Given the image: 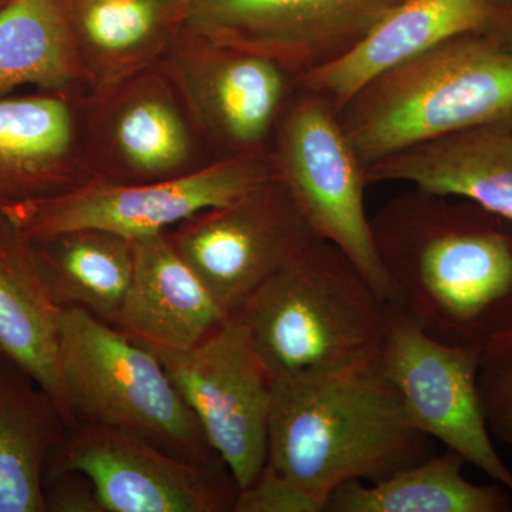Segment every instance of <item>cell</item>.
<instances>
[{"instance_id": "obj_8", "label": "cell", "mask_w": 512, "mask_h": 512, "mask_svg": "<svg viewBox=\"0 0 512 512\" xmlns=\"http://www.w3.org/2000/svg\"><path fill=\"white\" fill-rule=\"evenodd\" d=\"M167 235L227 318L320 239L275 174L231 204L192 215Z\"/></svg>"}, {"instance_id": "obj_21", "label": "cell", "mask_w": 512, "mask_h": 512, "mask_svg": "<svg viewBox=\"0 0 512 512\" xmlns=\"http://www.w3.org/2000/svg\"><path fill=\"white\" fill-rule=\"evenodd\" d=\"M22 86L64 96L89 94L72 0H8L0 6V97Z\"/></svg>"}, {"instance_id": "obj_15", "label": "cell", "mask_w": 512, "mask_h": 512, "mask_svg": "<svg viewBox=\"0 0 512 512\" xmlns=\"http://www.w3.org/2000/svg\"><path fill=\"white\" fill-rule=\"evenodd\" d=\"M83 97H0V212L96 180L84 143Z\"/></svg>"}, {"instance_id": "obj_24", "label": "cell", "mask_w": 512, "mask_h": 512, "mask_svg": "<svg viewBox=\"0 0 512 512\" xmlns=\"http://www.w3.org/2000/svg\"><path fill=\"white\" fill-rule=\"evenodd\" d=\"M456 451L434 454L377 484L352 480L326 498L323 512H511L503 484H474Z\"/></svg>"}, {"instance_id": "obj_20", "label": "cell", "mask_w": 512, "mask_h": 512, "mask_svg": "<svg viewBox=\"0 0 512 512\" xmlns=\"http://www.w3.org/2000/svg\"><path fill=\"white\" fill-rule=\"evenodd\" d=\"M72 19L89 93L157 66L181 32L180 0H72Z\"/></svg>"}, {"instance_id": "obj_3", "label": "cell", "mask_w": 512, "mask_h": 512, "mask_svg": "<svg viewBox=\"0 0 512 512\" xmlns=\"http://www.w3.org/2000/svg\"><path fill=\"white\" fill-rule=\"evenodd\" d=\"M363 165L480 127L512 128V50L466 33L370 80L338 111Z\"/></svg>"}, {"instance_id": "obj_18", "label": "cell", "mask_w": 512, "mask_h": 512, "mask_svg": "<svg viewBox=\"0 0 512 512\" xmlns=\"http://www.w3.org/2000/svg\"><path fill=\"white\" fill-rule=\"evenodd\" d=\"M133 244V276L113 326L144 345L190 349L228 319L167 232Z\"/></svg>"}, {"instance_id": "obj_7", "label": "cell", "mask_w": 512, "mask_h": 512, "mask_svg": "<svg viewBox=\"0 0 512 512\" xmlns=\"http://www.w3.org/2000/svg\"><path fill=\"white\" fill-rule=\"evenodd\" d=\"M214 161L269 156L301 74L180 33L163 62Z\"/></svg>"}, {"instance_id": "obj_22", "label": "cell", "mask_w": 512, "mask_h": 512, "mask_svg": "<svg viewBox=\"0 0 512 512\" xmlns=\"http://www.w3.org/2000/svg\"><path fill=\"white\" fill-rule=\"evenodd\" d=\"M69 431L33 380L0 365V512H45L47 464Z\"/></svg>"}, {"instance_id": "obj_26", "label": "cell", "mask_w": 512, "mask_h": 512, "mask_svg": "<svg viewBox=\"0 0 512 512\" xmlns=\"http://www.w3.org/2000/svg\"><path fill=\"white\" fill-rule=\"evenodd\" d=\"M235 512H322L311 497L266 466L244 490H239Z\"/></svg>"}, {"instance_id": "obj_13", "label": "cell", "mask_w": 512, "mask_h": 512, "mask_svg": "<svg viewBox=\"0 0 512 512\" xmlns=\"http://www.w3.org/2000/svg\"><path fill=\"white\" fill-rule=\"evenodd\" d=\"M79 471L92 480L104 512L234 510L238 487L218 466L175 457L150 441L99 424L70 430L47 464L50 478Z\"/></svg>"}, {"instance_id": "obj_25", "label": "cell", "mask_w": 512, "mask_h": 512, "mask_svg": "<svg viewBox=\"0 0 512 512\" xmlns=\"http://www.w3.org/2000/svg\"><path fill=\"white\" fill-rule=\"evenodd\" d=\"M477 384L491 436L512 447V329L481 352Z\"/></svg>"}, {"instance_id": "obj_23", "label": "cell", "mask_w": 512, "mask_h": 512, "mask_svg": "<svg viewBox=\"0 0 512 512\" xmlns=\"http://www.w3.org/2000/svg\"><path fill=\"white\" fill-rule=\"evenodd\" d=\"M50 298L114 325L134 269L133 239L82 228L32 239Z\"/></svg>"}, {"instance_id": "obj_14", "label": "cell", "mask_w": 512, "mask_h": 512, "mask_svg": "<svg viewBox=\"0 0 512 512\" xmlns=\"http://www.w3.org/2000/svg\"><path fill=\"white\" fill-rule=\"evenodd\" d=\"M400 0H180L181 32L284 64L336 59Z\"/></svg>"}, {"instance_id": "obj_17", "label": "cell", "mask_w": 512, "mask_h": 512, "mask_svg": "<svg viewBox=\"0 0 512 512\" xmlns=\"http://www.w3.org/2000/svg\"><path fill=\"white\" fill-rule=\"evenodd\" d=\"M60 318L62 308L47 292L32 239L0 212V357L33 380L73 430L60 366Z\"/></svg>"}, {"instance_id": "obj_2", "label": "cell", "mask_w": 512, "mask_h": 512, "mask_svg": "<svg viewBox=\"0 0 512 512\" xmlns=\"http://www.w3.org/2000/svg\"><path fill=\"white\" fill-rule=\"evenodd\" d=\"M434 456L377 356L272 383L266 466L319 505L338 485L377 484Z\"/></svg>"}, {"instance_id": "obj_28", "label": "cell", "mask_w": 512, "mask_h": 512, "mask_svg": "<svg viewBox=\"0 0 512 512\" xmlns=\"http://www.w3.org/2000/svg\"><path fill=\"white\" fill-rule=\"evenodd\" d=\"M498 15V30L494 37L512 50V0H490Z\"/></svg>"}, {"instance_id": "obj_16", "label": "cell", "mask_w": 512, "mask_h": 512, "mask_svg": "<svg viewBox=\"0 0 512 512\" xmlns=\"http://www.w3.org/2000/svg\"><path fill=\"white\" fill-rule=\"evenodd\" d=\"M497 30L490 0H400L343 55L302 74L301 84L339 111L370 80L446 40Z\"/></svg>"}, {"instance_id": "obj_27", "label": "cell", "mask_w": 512, "mask_h": 512, "mask_svg": "<svg viewBox=\"0 0 512 512\" xmlns=\"http://www.w3.org/2000/svg\"><path fill=\"white\" fill-rule=\"evenodd\" d=\"M45 512H104L92 480L69 471L45 483Z\"/></svg>"}, {"instance_id": "obj_30", "label": "cell", "mask_w": 512, "mask_h": 512, "mask_svg": "<svg viewBox=\"0 0 512 512\" xmlns=\"http://www.w3.org/2000/svg\"><path fill=\"white\" fill-rule=\"evenodd\" d=\"M0 359H2V357H0ZM0 365H2V362H0Z\"/></svg>"}, {"instance_id": "obj_1", "label": "cell", "mask_w": 512, "mask_h": 512, "mask_svg": "<svg viewBox=\"0 0 512 512\" xmlns=\"http://www.w3.org/2000/svg\"><path fill=\"white\" fill-rule=\"evenodd\" d=\"M370 222L397 305L431 336L481 353L512 329V218L413 187Z\"/></svg>"}, {"instance_id": "obj_29", "label": "cell", "mask_w": 512, "mask_h": 512, "mask_svg": "<svg viewBox=\"0 0 512 512\" xmlns=\"http://www.w3.org/2000/svg\"><path fill=\"white\" fill-rule=\"evenodd\" d=\"M6 2H8V0H0V6L5 5Z\"/></svg>"}, {"instance_id": "obj_11", "label": "cell", "mask_w": 512, "mask_h": 512, "mask_svg": "<svg viewBox=\"0 0 512 512\" xmlns=\"http://www.w3.org/2000/svg\"><path fill=\"white\" fill-rule=\"evenodd\" d=\"M82 120L96 180L153 183L217 163L161 63L84 96Z\"/></svg>"}, {"instance_id": "obj_4", "label": "cell", "mask_w": 512, "mask_h": 512, "mask_svg": "<svg viewBox=\"0 0 512 512\" xmlns=\"http://www.w3.org/2000/svg\"><path fill=\"white\" fill-rule=\"evenodd\" d=\"M389 303L355 262L318 239L237 313L271 383L375 359Z\"/></svg>"}, {"instance_id": "obj_6", "label": "cell", "mask_w": 512, "mask_h": 512, "mask_svg": "<svg viewBox=\"0 0 512 512\" xmlns=\"http://www.w3.org/2000/svg\"><path fill=\"white\" fill-rule=\"evenodd\" d=\"M269 158L316 237L345 252L384 301L397 305L367 217L366 167L332 103L301 84L279 123Z\"/></svg>"}, {"instance_id": "obj_19", "label": "cell", "mask_w": 512, "mask_h": 512, "mask_svg": "<svg viewBox=\"0 0 512 512\" xmlns=\"http://www.w3.org/2000/svg\"><path fill=\"white\" fill-rule=\"evenodd\" d=\"M366 180L402 181L512 218V128H473L417 144L367 165Z\"/></svg>"}, {"instance_id": "obj_10", "label": "cell", "mask_w": 512, "mask_h": 512, "mask_svg": "<svg viewBox=\"0 0 512 512\" xmlns=\"http://www.w3.org/2000/svg\"><path fill=\"white\" fill-rule=\"evenodd\" d=\"M274 175L269 156L217 161L183 177L141 184L94 180L57 197L3 211L30 239L96 228L136 239L167 232L238 200Z\"/></svg>"}, {"instance_id": "obj_5", "label": "cell", "mask_w": 512, "mask_h": 512, "mask_svg": "<svg viewBox=\"0 0 512 512\" xmlns=\"http://www.w3.org/2000/svg\"><path fill=\"white\" fill-rule=\"evenodd\" d=\"M60 366L76 427L126 431L201 466L224 463L161 360L116 326L62 309Z\"/></svg>"}, {"instance_id": "obj_9", "label": "cell", "mask_w": 512, "mask_h": 512, "mask_svg": "<svg viewBox=\"0 0 512 512\" xmlns=\"http://www.w3.org/2000/svg\"><path fill=\"white\" fill-rule=\"evenodd\" d=\"M480 359L477 350L434 338L402 306L389 303L377 363L413 426L512 494V471L495 450L481 407Z\"/></svg>"}, {"instance_id": "obj_12", "label": "cell", "mask_w": 512, "mask_h": 512, "mask_svg": "<svg viewBox=\"0 0 512 512\" xmlns=\"http://www.w3.org/2000/svg\"><path fill=\"white\" fill-rule=\"evenodd\" d=\"M144 346L163 363L238 491L254 483L268 457L272 383L241 319L229 316L190 349Z\"/></svg>"}]
</instances>
